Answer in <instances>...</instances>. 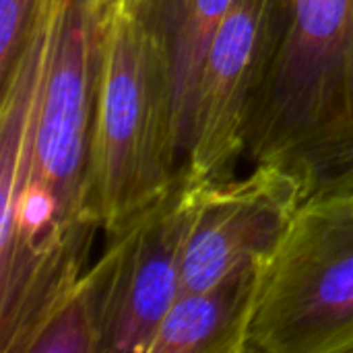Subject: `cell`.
Returning a JSON list of instances; mask_svg holds the SVG:
<instances>
[{"label":"cell","instance_id":"obj_12","mask_svg":"<svg viewBox=\"0 0 353 353\" xmlns=\"http://www.w3.org/2000/svg\"><path fill=\"white\" fill-rule=\"evenodd\" d=\"M126 2H130V0H95V6H97V12H99L101 21H105L118 6H122Z\"/></svg>","mask_w":353,"mask_h":353},{"label":"cell","instance_id":"obj_1","mask_svg":"<svg viewBox=\"0 0 353 353\" xmlns=\"http://www.w3.org/2000/svg\"><path fill=\"white\" fill-rule=\"evenodd\" d=\"M244 159L292 174L306 196L353 182V0H275Z\"/></svg>","mask_w":353,"mask_h":353},{"label":"cell","instance_id":"obj_8","mask_svg":"<svg viewBox=\"0 0 353 353\" xmlns=\"http://www.w3.org/2000/svg\"><path fill=\"white\" fill-rule=\"evenodd\" d=\"M263 263L205 290H182L149 353H246Z\"/></svg>","mask_w":353,"mask_h":353},{"label":"cell","instance_id":"obj_2","mask_svg":"<svg viewBox=\"0 0 353 353\" xmlns=\"http://www.w3.org/2000/svg\"><path fill=\"white\" fill-rule=\"evenodd\" d=\"M182 168L170 62L126 2L103 21L101 31L85 215L114 236L165 194Z\"/></svg>","mask_w":353,"mask_h":353},{"label":"cell","instance_id":"obj_4","mask_svg":"<svg viewBox=\"0 0 353 353\" xmlns=\"http://www.w3.org/2000/svg\"><path fill=\"white\" fill-rule=\"evenodd\" d=\"M50 27L33 163L27 182L52 192L70 225H95L83 209L103 21L95 0H46Z\"/></svg>","mask_w":353,"mask_h":353},{"label":"cell","instance_id":"obj_10","mask_svg":"<svg viewBox=\"0 0 353 353\" xmlns=\"http://www.w3.org/2000/svg\"><path fill=\"white\" fill-rule=\"evenodd\" d=\"M103 292L105 269L97 261L43 316L19 353H101Z\"/></svg>","mask_w":353,"mask_h":353},{"label":"cell","instance_id":"obj_3","mask_svg":"<svg viewBox=\"0 0 353 353\" xmlns=\"http://www.w3.org/2000/svg\"><path fill=\"white\" fill-rule=\"evenodd\" d=\"M246 353H353V182L306 196L263 263Z\"/></svg>","mask_w":353,"mask_h":353},{"label":"cell","instance_id":"obj_9","mask_svg":"<svg viewBox=\"0 0 353 353\" xmlns=\"http://www.w3.org/2000/svg\"><path fill=\"white\" fill-rule=\"evenodd\" d=\"M234 0H130L147 29L161 43L172 70L174 110L180 149L192 134L194 97L209 41Z\"/></svg>","mask_w":353,"mask_h":353},{"label":"cell","instance_id":"obj_7","mask_svg":"<svg viewBox=\"0 0 353 353\" xmlns=\"http://www.w3.org/2000/svg\"><path fill=\"white\" fill-rule=\"evenodd\" d=\"M273 6L275 0H234L209 41L184 159L196 180L234 178L244 159L246 112L265 62Z\"/></svg>","mask_w":353,"mask_h":353},{"label":"cell","instance_id":"obj_5","mask_svg":"<svg viewBox=\"0 0 353 353\" xmlns=\"http://www.w3.org/2000/svg\"><path fill=\"white\" fill-rule=\"evenodd\" d=\"M201 182L184 168L176 182L124 230L108 236L101 353H149L182 292V259Z\"/></svg>","mask_w":353,"mask_h":353},{"label":"cell","instance_id":"obj_11","mask_svg":"<svg viewBox=\"0 0 353 353\" xmlns=\"http://www.w3.org/2000/svg\"><path fill=\"white\" fill-rule=\"evenodd\" d=\"M41 0H0V79L19 62Z\"/></svg>","mask_w":353,"mask_h":353},{"label":"cell","instance_id":"obj_6","mask_svg":"<svg viewBox=\"0 0 353 353\" xmlns=\"http://www.w3.org/2000/svg\"><path fill=\"white\" fill-rule=\"evenodd\" d=\"M306 199L304 186L275 165H252L244 178L201 182L182 259V290L211 288L265 263Z\"/></svg>","mask_w":353,"mask_h":353}]
</instances>
